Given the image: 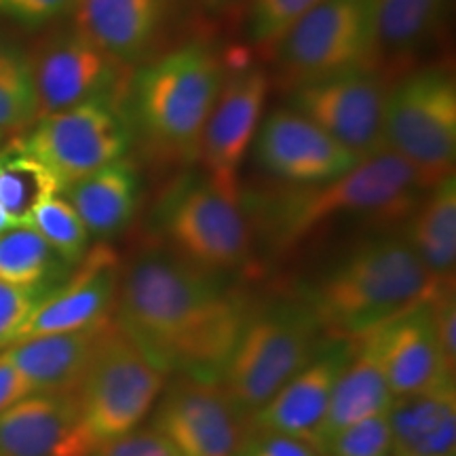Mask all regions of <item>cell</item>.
<instances>
[{
    "label": "cell",
    "instance_id": "1",
    "mask_svg": "<svg viewBox=\"0 0 456 456\" xmlns=\"http://www.w3.org/2000/svg\"><path fill=\"white\" fill-rule=\"evenodd\" d=\"M114 322L163 374L220 380L248 306L220 273L199 269L171 249H142L123 265Z\"/></svg>",
    "mask_w": 456,
    "mask_h": 456
},
{
    "label": "cell",
    "instance_id": "2",
    "mask_svg": "<svg viewBox=\"0 0 456 456\" xmlns=\"http://www.w3.org/2000/svg\"><path fill=\"white\" fill-rule=\"evenodd\" d=\"M423 186L414 169L395 152L363 159L334 180L288 184L266 191H241L252 228L271 254H289L330 228L349 220L387 226L412 216Z\"/></svg>",
    "mask_w": 456,
    "mask_h": 456
},
{
    "label": "cell",
    "instance_id": "3",
    "mask_svg": "<svg viewBox=\"0 0 456 456\" xmlns=\"http://www.w3.org/2000/svg\"><path fill=\"white\" fill-rule=\"evenodd\" d=\"M224 78L218 51L197 38L131 68L121 106L134 144L157 163L199 161L205 123Z\"/></svg>",
    "mask_w": 456,
    "mask_h": 456
},
{
    "label": "cell",
    "instance_id": "4",
    "mask_svg": "<svg viewBox=\"0 0 456 456\" xmlns=\"http://www.w3.org/2000/svg\"><path fill=\"white\" fill-rule=\"evenodd\" d=\"M442 283L406 235H379L342 256L311 289L306 306L319 328L353 338L431 298Z\"/></svg>",
    "mask_w": 456,
    "mask_h": 456
},
{
    "label": "cell",
    "instance_id": "5",
    "mask_svg": "<svg viewBox=\"0 0 456 456\" xmlns=\"http://www.w3.org/2000/svg\"><path fill=\"white\" fill-rule=\"evenodd\" d=\"M155 220L165 248L212 273L241 269L254 254V235L241 197L209 175H184L159 199Z\"/></svg>",
    "mask_w": 456,
    "mask_h": 456
},
{
    "label": "cell",
    "instance_id": "6",
    "mask_svg": "<svg viewBox=\"0 0 456 456\" xmlns=\"http://www.w3.org/2000/svg\"><path fill=\"white\" fill-rule=\"evenodd\" d=\"M385 144L414 169L427 192L454 174L456 81L448 68L427 66L389 85Z\"/></svg>",
    "mask_w": 456,
    "mask_h": 456
},
{
    "label": "cell",
    "instance_id": "7",
    "mask_svg": "<svg viewBox=\"0 0 456 456\" xmlns=\"http://www.w3.org/2000/svg\"><path fill=\"white\" fill-rule=\"evenodd\" d=\"M317 328L306 305H279L248 315L218 380L241 412L252 416L309 366Z\"/></svg>",
    "mask_w": 456,
    "mask_h": 456
},
{
    "label": "cell",
    "instance_id": "8",
    "mask_svg": "<svg viewBox=\"0 0 456 456\" xmlns=\"http://www.w3.org/2000/svg\"><path fill=\"white\" fill-rule=\"evenodd\" d=\"M165 376L114 319L106 322L77 391L83 423L94 442L100 446L134 431L161 395Z\"/></svg>",
    "mask_w": 456,
    "mask_h": 456
},
{
    "label": "cell",
    "instance_id": "9",
    "mask_svg": "<svg viewBox=\"0 0 456 456\" xmlns=\"http://www.w3.org/2000/svg\"><path fill=\"white\" fill-rule=\"evenodd\" d=\"M277 68L289 87L380 68L374 0H319L277 43Z\"/></svg>",
    "mask_w": 456,
    "mask_h": 456
},
{
    "label": "cell",
    "instance_id": "10",
    "mask_svg": "<svg viewBox=\"0 0 456 456\" xmlns=\"http://www.w3.org/2000/svg\"><path fill=\"white\" fill-rule=\"evenodd\" d=\"M11 146L41 161L64 188L127 157L134 138L121 102L94 100L38 117Z\"/></svg>",
    "mask_w": 456,
    "mask_h": 456
},
{
    "label": "cell",
    "instance_id": "11",
    "mask_svg": "<svg viewBox=\"0 0 456 456\" xmlns=\"http://www.w3.org/2000/svg\"><path fill=\"white\" fill-rule=\"evenodd\" d=\"M387 91L389 78L380 68L338 72L292 85L288 108L309 118L363 161L387 151Z\"/></svg>",
    "mask_w": 456,
    "mask_h": 456
},
{
    "label": "cell",
    "instance_id": "12",
    "mask_svg": "<svg viewBox=\"0 0 456 456\" xmlns=\"http://www.w3.org/2000/svg\"><path fill=\"white\" fill-rule=\"evenodd\" d=\"M30 60L38 117L94 100L121 102L129 77L127 66L77 26L49 34Z\"/></svg>",
    "mask_w": 456,
    "mask_h": 456
},
{
    "label": "cell",
    "instance_id": "13",
    "mask_svg": "<svg viewBox=\"0 0 456 456\" xmlns=\"http://www.w3.org/2000/svg\"><path fill=\"white\" fill-rule=\"evenodd\" d=\"M218 380L184 376L165 393L155 429L180 456H235L248 420Z\"/></svg>",
    "mask_w": 456,
    "mask_h": 456
},
{
    "label": "cell",
    "instance_id": "14",
    "mask_svg": "<svg viewBox=\"0 0 456 456\" xmlns=\"http://www.w3.org/2000/svg\"><path fill=\"white\" fill-rule=\"evenodd\" d=\"M188 0H74V26L123 66L152 60L171 43Z\"/></svg>",
    "mask_w": 456,
    "mask_h": 456
},
{
    "label": "cell",
    "instance_id": "15",
    "mask_svg": "<svg viewBox=\"0 0 456 456\" xmlns=\"http://www.w3.org/2000/svg\"><path fill=\"white\" fill-rule=\"evenodd\" d=\"M353 338L372 349L395 399L454 385V372L444 359L433 328L431 298Z\"/></svg>",
    "mask_w": 456,
    "mask_h": 456
},
{
    "label": "cell",
    "instance_id": "16",
    "mask_svg": "<svg viewBox=\"0 0 456 456\" xmlns=\"http://www.w3.org/2000/svg\"><path fill=\"white\" fill-rule=\"evenodd\" d=\"M252 142L262 169L288 184L334 180L359 163L340 142L288 106L260 121Z\"/></svg>",
    "mask_w": 456,
    "mask_h": 456
},
{
    "label": "cell",
    "instance_id": "17",
    "mask_svg": "<svg viewBox=\"0 0 456 456\" xmlns=\"http://www.w3.org/2000/svg\"><path fill=\"white\" fill-rule=\"evenodd\" d=\"M269 81L260 68L243 66L222 83L208 123H205L199 161L216 184L241 195L239 167L260 125Z\"/></svg>",
    "mask_w": 456,
    "mask_h": 456
},
{
    "label": "cell",
    "instance_id": "18",
    "mask_svg": "<svg viewBox=\"0 0 456 456\" xmlns=\"http://www.w3.org/2000/svg\"><path fill=\"white\" fill-rule=\"evenodd\" d=\"M123 262L108 245H98L45 298L17 332V340L43 334L77 332L110 322L117 306Z\"/></svg>",
    "mask_w": 456,
    "mask_h": 456
},
{
    "label": "cell",
    "instance_id": "19",
    "mask_svg": "<svg viewBox=\"0 0 456 456\" xmlns=\"http://www.w3.org/2000/svg\"><path fill=\"white\" fill-rule=\"evenodd\" d=\"M77 393H32L0 412V456H91Z\"/></svg>",
    "mask_w": 456,
    "mask_h": 456
},
{
    "label": "cell",
    "instance_id": "20",
    "mask_svg": "<svg viewBox=\"0 0 456 456\" xmlns=\"http://www.w3.org/2000/svg\"><path fill=\"white\" fill-rule=\"evenodd\" d=\"M353 345L340 351H332L317 362L302 368L289 379L269 402L249 416V429L277 431L296 436L317 446L319 431L326 419L330 395L338 380L342 368L351 359Z\"/></svg>",
    "mask_w": 456,
    "mask_h": 456
},
{
    "label": "cell",
    "instance_id": "21",
    "mask_svg": "<svg viewBox=\"0 0 456 456\" xmlns=\"http://www.w3.org/2000/svg\"><path fill=\"white\" fill-rule=\"evenodd\" d=\"M104 323L77 332L17 340L3 353L32 393H77L87 372Z\"/></svg>",
    "mask_w": 456,
    "mask_h": 456
},
{
    "label": "cell",
    "instance_id": "22",
    "mask_svg": "<svg viewBox=\"0 0 456 456\" xmlns=\"http://www.w3.org/2000/svg\"><path fill=\"white\" fill-rule=\"evenodd\" d=\"M91 237L110 239L134 220L142 199L140 169L127 157L61 188Z\"/></svg>",
    "mask_w": 456,
    "mask_h": 456
},
{
    "label": "cell",
    "instance_id": "23",
    "mask_svg": "<svg viewBox=\"0 0 456 456\" xmlns=\"http://www.w3.org/2000/svg\"><path fill=\"white\" fill-rule=\"evenodd\" d=\"M393 456H456L454 385L397 397L389 410Z\"/></svg>",
    "mask_w": 456,
    "mask_h": 456
},
{
    "label": "cell",
    "instance_id": "24",
    "mask_svg": "<svg viewBox=\"0 0 456 456\" xmlns=\"http://www.w3.org/2000/svg\"><path fill=\"white\" fill-rule=\"evenodd\" d=\"M349 340L353 345V355L342 368L332 395H330L326 419H323L322 431L317 437V448L322 446L326 437L340 431L342 427L370 419V416L389 412L393 402H395L383 368H380L372 349L359 338Z\"/></svg>",
    "mask_w": 456,
    "mask_h": 456
},
{
    "label": "cell",
    "instance_id": "25",
    "mask_svg": "<svg viewBox=\"0 0 456 456\" xmlns=\"http://www.w3.org/2000/svg\"><path fill=\"white\" fill-rule=\"evenodd\" d=\"M448 0H374L380 70L414 60L433 41Z\"/></svg>",
    "mask_w": 456,
    "mask_h": 456
},
{
    "label": "cell",
    "instance_id": "26",
    "mask_svg": "<svg viewBox=\"0 0 456 456\" xmlns=\"http://www.w3.org/2000/svg\"><path fill=\"white\" fill-rule=\"evenodd\" d=\"M416 205L406 239L425 269L437 281H452L456 262V180L454 174L429 188Z\"/></svg>",
    "mask_w": 456,
    "mask_h": 456
},
{
    "label": "cell",
    "instance_id": "27",
    "mask_svg": "<svg viewBox=\"0 0 456 456\" xmlns=\"http://www.w3.org/2000/svg\"><path fill=\"white\" fill-rule=\"evenodd\" d=\"M70 266L32 226H13L0 235V281L57 288L72 273Z\"/></svg>",
    "mask_w": 456,
    "mask_h": 456
},
{
    "label": "cell",
    "instance_id": "28",
    "mask_svg": "<svg viewBox=\"0 0 456 456\" xmlns=\"http://www.w3.org/2000/svg\"><path fill=\"white\" fill-rule=\"evenodd\" d=\"M61 192V184L41 161L7 146L0 151V208L15 226H28L34 209Z\"/></svg>",
    "mask_w": 456,
    "mask_h": 456
},
{
    "label": "cell",
    "instance_id": "29",
    "mask_svg": "<svg viewBox=\"0 0 456 456\" xmlns=\"http://www.w3.org/2000/svg\"><path fill=\"white\" fill-rule=\"evenodd\" d=\"M37 117L38 102L30 53L0 37V135L26 129Z\"/></svg>",
    "mask_w": 456,
    "mask_h": 456
},
{
    "label": "cell",
    "instance_id": "30",
    "mask_svg": "<svg viewBox=\"0 0 456 456\" xmlns=\"http://www.w3.org/2000/svg\"><path fill=\"white\" fill-rule=\"evenodd\" d=\"M28 226H32L68 265L77 266L89 252V231L64 197H49L38 205Z\"/></svg>",
    "mask_w": 456,
    "mask_h": 456
},
{
    "label": "cell",
    "instance_id": "31",
    "mask_svg": "<svg viewBox=\"0 0 456 456\" xmlns=\"http://www.w3.org/2000/svg\"><path fill=\"white\" fill-rule=\"evenodd\" d=\"M389 412L342 427L319 446L322 456H391Z\"/></svg>",
    "mask_w": 456,
    "mask_h": 456
},
{
    "label": "cell",
    "instance_id": "32",
    "mask_svg": "<svg viewBox=\"0 0 456 456\" xmlns=\"http://www.w3.org/2000/svg\"><path fill=\"white\" fill-rule=\"evenodd\" d=\"M317 3L319 0H252L248 17L249 37L260 47H273Z\"/></svg>",
    "mask_w": 456,
    "mask_h": 456
},
{
    "label": "cell",
    "instance_id": "33",
    "mask_svg": "<svg viewBox=\"0 0 456 456\" xmlns=\"http://www.w3.org/2000/svg\"><path fill=\"white\" fill-rule=\"evenodd\" d=\"M55 288H21L0 281V349L13 345L26 319Z\"/></svg>",
    "mask_w": 456,
    "mask_h": 456
},
{
    "label": "cell",
    "instance_id": "34",
    "mask_svg": "<svg viewBox=\"0 0 456 456\" xmlns=\"http://www.w3.org/2000/svg\"><path fill=\"white\" fill-rule=\"evenodd\" d=\"M91 456H180L167 437L155 427L134 429L121 437L100 444Z\"/></svg>",
    "mask_w": 456,
    "mask_h": 456
},
{
    "label": "cell",
    "instance_id": "35",
    "mask_svg": "<svg viewBox=\"0 0 456 456\" xmlns=\"http://www.w3.org/2000/svg\"><path fill=\"white\" fill-rule=\"evenodd\" d=\"M235 456H322L317 446L296 436L249 429Z\"/></svg>",
    "mask_w": 456,
    "mask_h": 456
},
{
    "label": "cell",
    "instance_id": "36",
    "mask_svg": "<svg viewBox=\"0 0 456 456\" xmlns=\"http://www.w3.org/2000/svg\"><path fill=\"white\" fill-rule=\"evenodd\" d=\"M431 315L437 342L446 359L448 368L456 370V300L454 281L442 283L431 296Z\"/></svg>",
    "mask_w": 456,
    "mask_h": 456
},
{
    "label": "cell",
    "instance_id": "37",
    "mask_svg": "<svg viewBox=\"0 0 456 456\" xmlns=\"http://www.w3.org/2000/svg\"><path fill=\"white\" fill-rule=\"evenodd\" d=\"M74 0H0V15L28 28H43L72 13Z\"/></svg>",
    "mask_w": 456,
    "mask_h": 456
},
{
    "label": "cell",
    "instance_id": "38",
    "mask_svg": "<svg viewBox=\"0 0 456 456\" xmlns=\"http://www.w3.org/2000/svg\"><path fill=\"white\" fill-rule=\"evenodd\" d=\"M26 395H32L30 385L26 383L24 376L17 372L7 357L0 355V412Z\"/></svg>",
    "mask_w": 456,
    "mask_h": 456
},
{
    "label": "cell",
    "instance_id": "39",
    "mask_svg": "<svg viewBox=\"0 0 456 456\" xmlns=\"http://www.w3.org/2000/svg\"><path fill=\"white\" fill-rule=\"evenodd\" d=\"M15 224L11 222V218L7 216V212H4L3 208H0V235H3L4 231H9V228H13Z\"/></svg>",
    "mask_w": 456,
    "mask_h": 456
},
{
    "label": "cell",
    "instance_id": "40",
    "mask_svg": "<svg viewBox=\"0 0 456 456\" xmlns=\"http://www.w3.org/2000/svg\"><path fill=\"white\" fill-rule=\"evenodd\" d=\"M201 3L208 4V7H220V4L231 3V0H201Z\"/></svg>",
    "mask_w": 456,
    "mask_h": 456
},
{
    "label": "cell",
    "instance_id": "41",
    "mask_svg": "<svg viewBox=\"0 0 456 456\" xmlns=\"http://www.w3.org/2000/svg\"><path fill=\"white\" fill-rule=\"evenodd\" d=\"M3 140H4V135H0V144H3Z\"/></svg>",
    "mask_w": 456,
    "mask_h": 456
}]
</instances>
